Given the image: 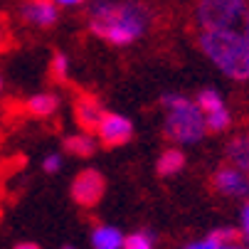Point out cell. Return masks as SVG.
Masks as SVG:
<instances>
[{"label":"cell","mask_w":249,"mask_h":249,"mask_svg":"<svg viewBox=\"0 0 249 249\" xmlns=\"http://www.w3.org/2000/svg\"><path fill=\"white\" fill-rule=\"evenodd\" d=\"M197 106H200L205 114H215V111H222V109H225L222 96H220L215 89H202L200 96H197Z\"/></svg>","instance_id":"9a60e30c"},{"label":"cell","mask_w":249,"mask_h":249,"mask_svg":"<svg viewBox=\"0 0 249 249\" xmlns=\"http://www.w3.org/2000/svg\"><path fill=\"white\" fill-rule=\"evenodd\" d=\"M205 124H207L210 131H215V133L225 131V128L230 126V114H227V109L215 111V114H207V116H205Z\"/></svg>","instance_id":"2e32d148"},{"label":"cell","mask_w":249,"mask_h":249,"mask_svg":"<svg viewBox=\"0 0 249 249\" xmlns=\"http://www.w3.org/2000/svg\"><path fill=\"white\" fill-rule=\"evenodd\" d=\"M15 249H40L37 244H32V242H22V244H18Z\"/></svg>","instance_id":"cb8c5ba5"},{"label":"cell","mask_w":249,"mask_h":249,"mask_svg":"<svg viewBox=\"0 0 249 249\" xmlns=\"http://www.w3.org/2000/svg\"><path fill=\"white\" fill-rule=\"evenodd\" d=\"M52 77L54 79H64L67 77V57L62 52H57L52 57Z\"/></svg>","instance_id":"d6986e66"},{"label":"cell","mask_w":249,"mask_h":249,"mask_svg":"<svg viewBox=\"0 0 249 249\" xmlns=\"http://www.w3.org/2000/svg\"><path fill=\"white\" fill-rule=\"evenodd\" d=\"M215 188L225 195H232V197H247L249 195V178L237 170V168H220L212 178Z\"/></svg>","instance_id":"ba28073f"},{"label":"cell","mask_w":249,"mask_h":249,"mask_svg":"<svg viewBox=\"0 0 249 249\" xmlns=\"http://www.w3.org/2000/svg\"><path fill=\"white\" fill-rule=\"evenodd\" d=\"M222 249H242V247H222Z\"/></svg>","instance_id":"484cf974"},{"label":"cell","mask_w":249,"mask_h":249,"mask_svg":"<svg viewBox=\"0 0 249 249\" xmlns=\"http://www.w3.org/2000/svg\"><path fill=\"white\" fill-rule=\"evenodd\" d=\"M247 15V0H200L197 22L205 30H232Z\"/></svg>","instance_id":"277c9868"},{"label":"cell","mask_w":249,"mask_h":249,"mask_svg":"<svg viewBox=\"0 0 249 249\" xmlns=\"http://www.w3.org/2000/svg\"><path fill=\"white\" fill-rule=\"evenodd\" d=\"M96 133L101 136V143H104V146H111V148H114V146H124L126 141L133 136V124H131L126 116L106 114Z\"/></svg>","instance_id":"8992f818"},{"label":"cell","mask_w":249,"mask_h":249,"mask_svg":"<svg viewBox=\"0 0 249 249\" xmlns=\"http://www.w3.org/2000/svg\"><path fill=\"white\" fill-rule=\"evenodd\" d=\"M54 3H59V5H79V3H84V0H54Z\"/></svg>","instance_id":"603a6c76"},{"label":"cell","mask_w":249,"mask_h":249,"mask_svg":"<svg viewBox=\"0 0 249 249\" xmlns=\"http://www.w3.org/2000/svg\"><path fill=\"white\" fill-rule=\"evenodd\" d=\"M242 234L249 239V202L242 207Z\"/></svg>","instance_id":"7402d4cb"},{"label":"cell","mask_w":249,"mask_h":249,"mask_svg":"<svg viewBox=\"0 0 249 249\" xmlns=\"http://www.w3.org/2000/svg\"><path fill=\"white\" fill-rule=\"evenodd\" d=\"M64 249H72V247H64Z\"/></svg>","instance_id":"83f0119b"},{"label":"cell","mask_w":249,"mask_h":249,"mask_svg":"<svg viewBox=\"0 0 249 249\" xmlns=\"http://www.w3.org/2000/svg\"><path fill=\"white\" fill-rule=\"evenodd\" d=\"M207 239H212L215 244H227V242H237L239 239V232L234 230V227H220V230H215V232H210V237Z\"/></svg>","instance_id":"ac0fdd59"},{"label":"cell","mask_w":249,"mask_h":249,"mask_svg":"<svg viewBox=\"0 0 249 249\" xmlns=\"http://www.w3.org/2000/svg\"><path fill=\"white\" fill-rule=\"evenodd\" d=\"M104 190H106V183H104V178H101L99 170H82L74 178V183H72V197L82 207L96 205L101 200Z\"/></svg>","instance_id":"5b68a950"},{"label":"cell","mask_w":249,"mask_h":249,"mask_svg":"<svg viewBox=\"0 0 249 249\" xmlns=\"http://www.w3.org/2000/svg\"><path fill=\"white\" fill-rule=\"evenodd\" d=\"M200 50L230 79H249V40L234 30H205Z\"/></svg>","instance_id":"7a4b0ae2"},{"label":"cell","mask_w":249,"mask_h":249,"mask_svg":"<svg viewBox=\"0 0 249 249\" xmlns=\"http://www.w3.org/2000/svg\"><path fill=\"white\" fill-rule=\"evenodd\" d=\"M185 249H222L220 244H215L212 239H202V242H195V244H188Z\"/></svg>","instance_id":"44dd1931"},{"label":"cell","mask_w":249,"mask_h":249,"mask_svg":"<svg viewBox=\"0 0 249 249\" xmlns=\"http://www.w3.org/2000/svg\"><path fill=\"white\" fill-rule=\"evenodd\" d=\"M59 165H62V158H59L57 153L47 156V158H45V163H42V168H45L47 173H57V170H59Z\"/></svg>","instance_id":"ffe728a7"},{"label":"cell","mask_w":249,"mask_h":249,"mask_svg":"<svg viewBox=\"0 0 249 249\" xmlns=\"http://www.w3.org/2000/svg\"><path fill=\"white\" fill-rule=\"evenodd\" d=\"M227 158L237 165V170H242L244 175L249 173V133L237 136L230 141L227 146Z\"/></svg>","instance_id":"30bf717a"},{"label":"cell","mask_w":249,"mask_h":249,"mask_svg":"<svg viewBox=\"0 0 249 249\" xmlns=\"http://www.w3.org/2000/svg\"><path fill=\"white\" fill-rule=\"evenodd\" d=\"M207 124L202 116V109L193 101H183L180 106L168 111L165 116V136L178 141V143H197L205 136Z\"/></svg>","instance_id":"3957f363"},{"label":"cell","mask_w":249,"mask_h":249,"mask_svg":"<svg viewBox=\"0 0 249 249\" xmlns=\"http://www.w3.org/2000/svg\"><path fill=\"white\" fill-rule=\"evenodd\" d=\"M74 114H77V124L84 128V133H91V131H99L101 121H104V109H101V104L89 96V94H82L77 96L74 101Z\"/></svg>","instance_id":"52a82bcc"},{"label":"cell","mask_w":249,"mask_h":249,"mask_svg":"<svg viewBox=\"0 0 249 249\" xmlns=\"http://www.w3.org/2000/svg\"><path fill=\"white\" fill-rule=\"evenodd\" d=\"M22 18L37 27H50L57 20V8L52 0H27L22 8Z\"/></svg>","instance_id":"9c48e42d"},{"label":"cell","mask_w":249,"mask_h":249,"mask_svg":"<svg viewBox=\"0 0 249 249\" xmlns=\"http://www.w3.org/2000/svg\"><path fill=\"white\" fill-rule=\"evenodd\" d=\"M0 87H3V79H0Z\"/></svg>","instance_id":"4316f807"},{"label":"cell","mask_w":249,"mask_h":249,"mask_svg":"<svg viewBox=\"0 0 249 249\" xmlns=\"http://www.w3.org/2000/svg\"><path fill=\"white\" fill-rule=\"evenodd\" d=\"M57 96L54 94H37V96H32L27 104H25V109L32 114V116H50V114H54V109H57Z\"/></svg>","instance_id":"7c38bea8"},{"label":"cell","mask_w":249,"mask_h":249,"mask_svg":"<svg viewBox=\"0 0 249 249\" xmlns=\"http://www.w3.org/2000/svg\"><path fill=\"white\" fill-rule=\"evenodd\" d=\"M124 249H153L151 234H146V232H136V234L126 237V242H124Z\"/></svg>","instance_id":"e0dca14e"},{"label":"cell","mask_w":249,"mask_h":249,"mask_svg":"<svg viewBox=\"0 0 249 249\" xmlns=\"http://www.w3.org/2000/svg\"><path fill=\"white\" fill-rule=\"evenodd\" d=\"M244 25H247V27H244V37L249 40V10H247V15H244Z\"/></svg>","instance_id":"d4e9b609"},{"label":"cell","mask_w":249,"mask_h":249,"mask_svg":"<svg viewBox=\"0 0 249 249\" xmlns=\"http://www.w3.org/2000/svg\"><path fill=\"white\" fill-rule=\"evenodd\" d=\"M64 148L72 153V156H79V158H87V156H91L94 153V148H96V143L87 136V133H77V136H69L67 141H64Z\"/></svg>","instance_id":"4fadbf2b"},{"label":"cell","mask_w":249,"mask_h":249,"mask_svg":"<svg viewBox=\"0 0 249 249\" xmlns=\"http://www.w3.org/2000/svg\"><path fill=\"white\" fill-rule=\"evenodd\" d=\"M124 242H126V237H121V232L116 227H109V225L96 227L94 234H91L94 249H121Z\"/></svg>","instance_id":"8fae6325"},{"label":"cell","mask_w":249,"mask_h":249,"mask_svg":"<svg viewBox=\"0 0 249 249\" xmlns=\"http://www.w3.org/2000/svg\"><path fill=\"white\" fill-rule=\"evenodd\" d=\"M185 165V156L180 153V151H175V148H170V151H165L160 158H158V175H173V173H178Z\"/></svg>","instance_id":"5bb4252c"},{"label":"cell","mask_w":249,"mask_h":249,"mask_svg":"<svg viewBox=\"0 0 249 249\" xmlns=\"http://www.w3.org/2000/svg\"><path fill=\"white\" fill-rule=\"evenodd\" d=\"M151 15L138 3H99L91 10V32L111 45H131L148 30Z\"/></svg>","instance_id":"6da1fadb"}]
</instances>
